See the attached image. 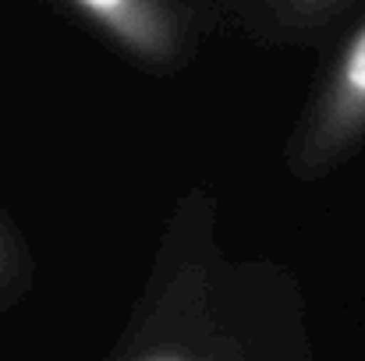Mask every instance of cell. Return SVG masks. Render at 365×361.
Segmentation results:
<instances>
[{"label": "cell", "mask_w": 365, "mask_h": 361, "mask_svg": "<svg viewBox=\"0 0 365 361\" xmlns=\"http://www.w3.org/2000/svg\"><path fill=\"white\" fill-rule=\"evenodd\" d=\"M348 78H351V85L365 93V36L359 39V46L351 50V61H348Z\"/></svg>", "instance_id": "obj_1"}]
</instances>
